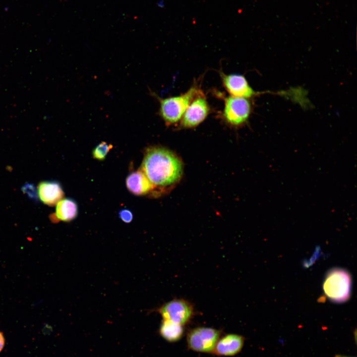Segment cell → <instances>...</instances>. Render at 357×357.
<instances>
[{"instance_id":"cell-9","label":"cell","mask_w":357,"mask_h":357,"mask_svg":"<svg viewBox=\"0 0 357 357\" xmlns=\"http://www.w3.org/2000/svg\"><path fill=\"white\" fill-rule=\"evenodd\" d=\"M38 196L42 202L49 206L56 205L64 196L60 184L56 180H45L37 186Z\"/></svg>"},{"instance_id":"cell-17","label":"cell","mask_w":357,"mask_h":357,"mask_svg":"<svg viewBox=\"0 0 357 357\" xmlns=\"http://www.w3.org/2000/svg\"><path fill=\"white\" fill-rule=\"evenodd\" d=\"M335 357H349L338 355H336Z\"/></svg>"},{"instance_id":"cell-12","label":"cell","mask_w":357,"mask_h":357,"mask_svg":"<svg viewBox=\"0 0 357 357\" xmlns=\"http://www.w3.org/2000/svg\"><path fill=\"white\" fill-rule=\"evenodd\" d=\"M78 213V205L76 201L71 198H63L56 204L54 217L51 219L54 222H68L76 218Z\"/></svg>"},{"instance_id":"cell-3","label":"cell","mask_w":357,"mask_h":357,"mask_svg":"<svg viewBox=\"0 0 357 357\" xmlns=\"http://www.w3.org/2000/svg\"><path fill=\"white\" fill-rule=\"evenodd\" d=\"M351 288L352 278L347 270L335 268L326 275L323 290L330 300L337 303L347 301L350 297Z\"/></svg>"},{"instance_id":"cell-10","label":"cell","mask_w":357,"mask_h":357,"mask_svg":"<svg viewBox=\"0 0 357 357\" xmlns=\"http://www.w3.org/2000/svg\"><path fill=\"white\" fill-rule=\"evenodd\" d=\"M244 339L240 335L229 334L219 338L212 353L219 356H232L242 349Z\"/></svg>"},{"instance_id":"cell-5","label":"cell","mask_w":357,"mask_h":357,"mask_svg":"<svg viewBox=\"0 0 357 357\" xmlns=\"http://www.w3.org/2000/svg\"><path fill=\"white\" fill-rule=\"evenodd\" d=\"M221 334L220 330L210 327L194 328L187 334V346L195 352L212 353Z\"/></svg>"},{"instance_id":"cell-11","label":"cell","mask_w":357,"mask_h":357,"mask_svg":"<svg viewBox=\"0 0 357 357\" xmlns=\"http://www.w3.org/2000/svg\"><path fill=\"white\" fill-rule=\"evenodd\" d=\"M125 183L128 190L135 195L147 194L155 186L140 169L128 175Z\"/></svg>"},{"instance_id":"cell-8","label":"cell","mask_w":357,"mask_h":357,"mask_svg":"<svg viewBox=\"0 0 357 357\" xmlns=\"http://www.w3.org/2000/svg\"><path fill=\"white\" fill-rule=\"evenodd\" d=\"M219 74L223 86L230 95L249 99L259 93L250 86L243 75L226 74L222 71Z\"/></svg>"},{"instance_id":"cell-7","label":"cell","mask_w":357,"mask_h":357,"mask_svg":"<svg viewBox=\"0 0 357 357\" xmlns=\"http://www.w3.org/2000/svg\"><path fill=\"white\" fill-rule=\"evenodd\" d=\"M159 312L163 319L183 326L190 320L193 309L188 302L183 299H174L161 306Z\"/></svg>"},{"instance_id":"cell-1","label":"cell","mask_w":357,"mask_h":357,"mask_svg":"<svg viewBox=\"0 0 357 357\" xmlns=\"http://www.w3.org/2000/svg\"><path fill=\"white\" fill-rule=\"evenodd\" d=\"M139 169L155 186L169 187L181 179L183 165L180 159L173 152L155 146L146 150Z\"/></svg>"},{"instance_id":"cell-14","label":"cell","mask_w":357,"mask_h":357,"mask_svg":"<svg viewBox=\"0 0 357 357\" xmlns=\"http://www.w3.org/2000/svg\"><path fill=\"white\" fill-rule=\"evenodd\" d=\"M113 146L106 142H101L98 144L92 151V156L95 159L104 160Z\"/></svg>"},{"instance_id":"cell-15","label":"cell","mask_w":357,"mask_h":357,"mask_svg":"<svg viewBox=\"0 0 357 357\" xmlns=\"http://www.w3.org/2000/svg\"><path fill=\"white\" fill-rule=\"evenodd\" d=\"M119 218L124 223H130L133 218V214L132 212L127 209H123L121 210L119 213Z\"/></svg>"},{"instance_id":"cell-13","label":"cell","mask_w":357,"mask_h":357,"mask_svg":"<svg viewBox=\"0 0 357 357\" xmlns=\"http://www.w3.org/2000/svg\"><path fill=\"white\" fill-rule=\"evenodd\" d=\"M160 335L166 341L175 342L178 341L183 334L182 325L163 319L159 328Z\"/></svg>"},{"instance_id":"cell-6","label":"cell","mask_w":357,"mask_h":357,"mask_svg":"<svg viewBox=\"0 0 357 357\" xmlns=\"http://www.w3.org/2000/svg\"><path fill=\"white\" fill-rule=\"evenodd\" d=\"M211 107L203 91L191 102L180 121L184 128L195 127L202 122L211 113Z\"/></svg>"},{"instance_id":"cell-2","label":"cell","mask_w":357,"mask_h":357,"mask_svg":"<svg viewBox=\"0 0 357 357\" xmlns=\"http://www.w3.org/2000/svg\"><path fill=\"white\" fill-rule=\"evenodd\" d=\"M202 91L200 86L195 82L186 92L178 96L162 98L151 91L150 93L159 103L158 115L167 125H171L179 122L191 102Z\"/></svg>"},{"instance_id":"cell-16","label":"cell","mask_w":357,"mask_h":357,"mask_svg":"<svg viewBox=\"0 0 357 357\" xmlns=\"http://www.w3.org/2000/svg\"><path fill=\"white\" fill-rule=\"evenodd\" d=\"M5 343V340L3 333L0 331V352L2 350Z\"/></svg>"},{"instance_id":"cell-4","label":"cell","mask_w":357,"mask_h":357,"mask_svg":"<svg viewBox=\"0 0 357 357\" xmlns=\"http://www.w3.org/2000/svg\"><path fill=\"white\" fill-rule=\"evenodd\" d=\"M224 102V108L220 115L222 119L228 125L239 127L248 120L252 111L249 99L233 96H225L217 93Z\"/></svg>"}]
</instances>
